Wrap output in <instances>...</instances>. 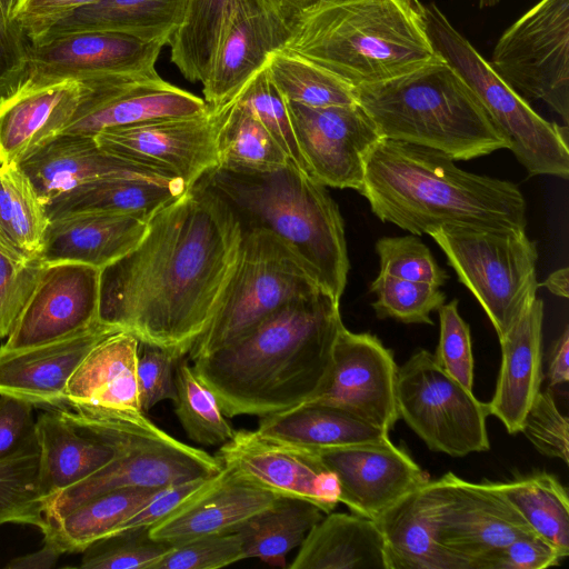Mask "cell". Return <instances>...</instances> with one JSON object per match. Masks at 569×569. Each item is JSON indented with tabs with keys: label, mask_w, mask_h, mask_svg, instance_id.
Here are the masks:
<instances>
[{
	"label": "cell",
	"mask_w": 569,
	"mask_h": 569,
	"mask_svg": "<svg viewBox=\"0 0 569 569\" xmlns=\"http://www.w3.org/2000/svg\"><path fill=\"white\" fill-rule=\"evenodd\" d=\"M266 69L270 80L288 102L308 107L357 103L353 86L287 49L273 52Z\"/></svg>",
	"instance_id": "obj_42"
},
{
	"label": "cell",
	"mask_w": 569,
	"mask_h": 569,
	"mask_svg": "<svg viewBox=\"0 0 569 569\" xmlns=\"http://www.w3.org/2000/svg\"><path fill=\"white\" fill-rule=\"evenodd\" d=\"M440 336L435 360L450 377L472 391L473 355L469 325L458 311V300L439 309Z\"/></svg>",
	"instance_id": "obj_51"
},
{
	"label": "cell",
	"mask_w": 569,
	"mask_h": 569,
	"mask_svg": "<svg viewBox=\"0 0 569 569\" xmlns=\"http://www.w3.org/2000/svg\"><path fill=\"white\" fill-rule=\"evenodd\" d=\"M500 0H479L480 8H489L497 4Z\"/></svg>",
	"instance_id": "obj_64"
},
{
	"label": "cell",
	"mask_w": 569,
	"mask_h": 569,
	"mask_svg": "<svg viewBox=\"0 0 569 569\" xmlns=\"http://www.w3.org/2000/svg\"><path fill=\"white\" fill-rule=\"evenodd\" d=\"M495 72L521 97L569 121V0H540L498 40Z\"/></svg>",
	"instance_id": "obj_12"
},
{
	"label": "cell",
	"mask_w": 569,
	"mask_h": 569,
	"mask_svg": "<svg viewBox=\"0 0 569 569\" xmlns=\"http://www.w3.org/2000/svg\"><path fill=\"white\" fill-rule=\"evenodd\" d=\"M290 569H388L382 532L373 519L329 512L316 523Z\"/></svg>",
	"instance_id": "obj_32"
},
{
	"label": "cell",
	"mask_w": 569,
	"mask_h": 569,
	"mask_svg": "<svg viewBox=\"0 0 569 569\" xmlns=\"http://www.w3.org/2000/svg\"><path fill=\"white\" fill-rule=\"evenodd\" d=\"M176 359L164 349L140 342L137 361V381L143 412L164 400L176 398Z\"/></svg>",
	"instance_id": "obj_53"
},
{
	"label": "cell",
	"mask_w": 569,
	"mask_h": 569,
	"mask_svg": "<svg viewBox=\"0 0 569 569\" xmlns=\"http://www.w3.org/2000/svg\"><path fill=\"white\" fill-rule=\"evenodd\" d=\"M184 3L186 0H99L58 19L32 40L77 31H113L169 44L180 26Z\"/></svg>",
	"instance_id": "obj_35"
},
{
	"label": "cell",
	"mask_w": 569,
	"mask_h": 569,
	"mask_svg": "<svg viewBox=\"0 0 569 569\" xmlns=\"http://www.w3.org/2000/svg\"><path fill=\"white\" fill-rule=\"evenodd\" d=\"M322 518V510L309 501L278 497L237 530L244 560L256 558L270 566L287 567V555L301 545Z\"/></svg>",
	"instance_id": "obj_37"
},
{
	"label": "cell",
	"mask_w": 569,
	"mask_h": 569,
	"mask_svg": "<svg viewBox=\"0 0 569 569\" xmlns=\"http://www.w3.org/2000/svg\"><path fill=\"white\" fill-rule=\"evenodd\" d=\"M428 234L478 300L498 338L536 298L538 251L526 230L490 231L438 228Z\"/></svg>",
	"instance_id": "obj_10"
},
{
	"label": "cell",
	"mask_w": 569,
	"mask_h": 569,
	"mask_svg": "<svg viewBox=\"0 0 569 569\" xmlns=\"http://www.w3.org/2000/svg\"><path fill=\"white\" fill-rule=\"evenodd\" d=\"M427 32L439 57L475 93L490 120L509 140L510 150L530 174L569 177L568 126L538 114L450 23L435 3L425 6Z\"/></svg>",
	"instance_id": "obj_8"
},
{
	"label": "cell",
	"mask_w": 569,
	"mask_h": 569,
	"mask_svg": "<svg viewBox=\"0 0 569 569\" xmlns=\"http://www.w3.org/2000/svg\"><path fill=\"white\" fill-rule=\"evenodd\" d=\"M291 33L278 0H234L202 84L206 103L219 107L233 99L273 52L284 49Z\"/></svg>",
	"instance_id": "obj_21"
},
{
	"label": "cell",
	"mask_w": 569,
	"mask_h": 569,
	"mask_svg": "<svg viewBox=\"0 0 569 569\" xmlns=\"http://www.w3.org/2000/svg\"><path fill=\"white\" fill-rule=\"evenodd\" d=\"M284 49L355 88L406 74L437 56L419 0H320Z\"/></svg>",
	"instance_id": "obj_4"
},
{
	"label": "cell",
	"mask_w": 569,
	"mask_h": 569,
	"mask_svg": "<svg viewBox=\"0 0 569 569\" xmlns=\"http://www.w3.org/2000/svg\"><path fill=\"white\" fill-rule=\"evenodd\" d=\"M81 82L83 93L79 107L62 133L94 137L106 129L197 114L209 108L203 99L163 80L157 70Z\"/></svg>",
	"instance_id": "obj_18"
},
{
	"label": "cell",
	"mask_w": 569,
	"mask_h": 569,
	"mask_svg": "<svg viewBox=\"0 0 569 569\" xmlns=\"http://www.w3.org/2000/svg\"><path fill=\"white\" fill-rule=\"evenodd\" d=\"M18 166L30 178L44 204L69 188L100 178L124 177L157 182L182 181L113 156L101 149L93 137L70 133H60Z\"/></svg>",
	"instance_id": "obj_26"
},
{
	"label": "cell",
	"mask_w": 569,
	"mask_h": 569,
	"mask_svg": "<svg viewBox=\"0 0 569 569\" xmlns=\"http://www.w3.org/2000/svg\"><path fill=\"white\" fill-rule=\"evenodd\" d=\"M39 487L49 500L91 476L117 453L114 447L93 437L50 408L37 418Z\"/></svg>",
	"instance_id": "obj_31"
},
{
	"label": "cell",
	"mask_w": 569,
	"mask_h": 569,
	"mask_svg": "<svg viewBox=\"0 0 569 569\" xmlns=\"http://www.w3.org/2000/svg\"><path fill=\"white\" fill-rule=\"evenodd\" d=\"M497 487L535 532L569 555L568 492L556 476L533 472Z\"/></svg>",
	"instance_id": "obj_39"
},
{
	"label": "cell",
	"mask_w": 569,
	"mask_h": 569,
	"mask_svg": "<svg viewBox=\"0 0 569 569\" xmlns=\"http://www.w3.org/2000/svg\"><path fill=\"white\" fill-rule=\"evenodd\" d=\"M101 269L83 263L44 264L38 282L1 349L53 341L99 319Z\"/></svg>",
	"instance_id": "obj_20"
},
{
	"label": "cell",
	"mask_w": 569,
	"mask_h": 569,
	"mask_svg": "<svg viewBox=\"0 0 569 569\" xmlns=\"http://www.w3.org/2000/svg\"><path fill=\"white\" fill-rule=\"evenodd\" d=\"M33 405L0 396V459L38 447Z\"/></svg>",
	"instance_id": "obj_56"
},
{
	"label": "cell",
	"mask_w": 569,
	"mask_h": 569,
	"mask_svg": "<svg viewBox=\"0 0 569 569\" xmlns=\"http://www.w3.org/2000/svg\"><path fill=\"white\" fill-rule=\"evenodd\" d=\"M340 302L319 289L293 300L234 343L192 360L227 418L266 417L315 399L332 368Z\"/></svg>",
	"instance_id": "obj_2"
},
{
	"label": "cell",
	"mask_w": 569,
	"mask_h": 569,
	"mask_svg": "<svg viewBox=\"0 0 569 569\" xmlns=\"http://www.w3.org/2000/svg\"><path fill=\"white\" fill-rule=\"evenodd\" d=\"M371 211L415 236L438 228L526 230V201L511 181L460 169L448 156L381 139L358 191Z\"/></svg>",
	"instance_id": "obj_3"
},
{
	"label": "cell",
	"mask_w": 569,
	"mask_h": 569,
	"mask_svg": "<svg viewBox=\"0 0 569 569\" xmlns=\"http://www.w3.org/2000/svg\"><path fill=\"white\" fill-rule=\"evenodd\" d=\"M48 528L46 500L39 487V446L0 459V525Z\"/></svg>",
	"instance_id": "obj_44"
},
{
	"label": "cell",
	"mask_w": 569,
	"mask_h": 569,
	"mask_svg": "<svg viewBox=\"0 0 569 569\" xmlns=\"http://www.w3.org/2000/svg\"><path fill=\"white\" fill-rule=\"evenodd\" d=\"M397 378L398 367L390 349L371 333H355L342 326L335 342L329 379L310 401L342 408L389 431L399 419Z\"/></svg>",
	"instance_id": "obj_19"
},
{
	"label": "cell",
	"mask_w": 569,
	"mask_h": 569,
	"mask_svg": "<svg viewBox=\"0 0 569 569\" xmlns=\"http://www.w3.org/2000/svg\"><path fill=\"white\" fill-rule=\"evenodd\" d=\"M356 98L382 139L430 148L453 161L510 148L468 84L438 54L406 74L357 87Z\"/></svg>",
	"instance_id": "obj_6"
},
{
	"label": "cell",
	"mask_w": 569,
	"mask_h": 569,
	"mask_svg": "<svg viewBox=\"0 0 569 569\" xmlns=\"http://www.w3.org/2000/svg\"><path fill=\"white\" fill-rule=\"evenodd\" d=\"M279 496L222 467L211 486L149 528L151 538L170 545L237 531Z\"/></svg>",
	"instance_id": "obj_25"
},
{
	"label": "cell",
	"mask_w": 569,
	"mask_h": 569,
	"mask_svg": "<svg viewBox=\"0 0 569 569\" xmlns=\"http://www.w3.org/2000/svg\"><path fill=\"white\" fill-rule=\"evenodd\" d=\"M563 558L558 548L532 531L488 553L476 569H545L560 565Z\"/></svg>",
	"instance_id": "obj_54"
},
{
	"label": "cell",
	"mask_w": 569,
	"mask_h": 569,
	"mask_svg": "<svg viewBox=\"0 0 569 569\" xmlns=\"http://www.w3.org/2000/svg\"><path fill=\"white\" fill-rule=\"evenodd\" d=\"M182 181L157 182L146 179L107 177L79 183L52 197L47 203L49 220L101 212L130 214L144 220L186 190Z\"/></svg>",
	"instance_id": "obj_34"
},
{
	"label": "cell",
	"mask_w": 569,
	"mask_h": 569,
	"mask_svg": "<svg viewBox=\"0 0 569 569\" xmlns=\"http://www.w3.org/2000/svg\"><path fill=\"white\" fill-rule=\"evenodd\" d=\"M520 432L539 453L560 459L568 465V418L561 415L550 392L540 391L537 395L523 419Z\"/></svg>",
	"instance_id": "obj_52"
},
{
	"label": "cell",
	"mask_w": 569,
	"mask_h": 569,
	"mask_svg": "<svg viewBox=\"0 0 569 569\" xmlns=\"http://www.w3.org/2000/svg\"><path fill=\"white\" fill-rule=\"evenodd\" d=\"M319 289L298 258L272 233L243 229L238 259L217 312L187 357L192 361L234 343L284 305Z\"/></svg>",
	"instance_id": "obj_9"
},
{
	"label": "cell",
	"mask_w": 569,
	"mask_h": 569,
	"mask_svg": "<svg viewBox=\"0 0 569 569\" xmlns=\"http://www.w3.org/2000/svg\"><path fill=\"white\" fill-rule=\"evenodd\" d=\"M233 1L186 0L180 26L169 46L171 62L188 81L206 82Z\"/></svg>",
	"instance_id": "obj_40"
},
{
	"label": "cell",
	"mask_w": 569,
	"mask_h": 569,
	"mask_svg": "<svg viewBox=\"0 0 569 569\" xmlns=\"http://www.w3.org/2000/svg\"><path fill=\"white\" fill-rule=\"evenodd\" d=\"M243 229L203 181L156 211L128 253L100 272L99 319L187 357L212 321Z\"/></svg>",
	"instance_id": "obj_1"
},
{
	"label": "cell",
	"mask_w": 569,
	"mask_h": 569,
	"mask_svg": "<svg viewBox=\"0 0 569 569\" xmlns=\"http://www.w3.org/2000/svg\"><path fill=\"white\" fill-rule=\"evenodd\" d=\"M43 546L31 553H27L11 559L7 565V569H50L56 566L61 555L62 548L49 535H43Z\"/></svg>",
	"instance_id": "obj_59"
},
{
	"label": "cell",
	"mask_w": 569,
	"mask_h": 569,
	"mask_svg": "<svg viewBox=\"0 0 569 569\" xmlns=\"http://www.w3.org/2000/svg\"><path fill=\"white\" fill-rule=\"evenodd\" d=\"M44 263L27 257L0 237V339L12 331Z\"/></svg>",
	"instance_id": "obj_48"
},
{
	"label": "cell",
	"mask_w": 569,
	"mask_h": 569,
	"mask_svg": "<svg viewBox=\"0 0 569 569\" xmlns=\"http://www.w3.org/2000/svg\"><path fill=\"white\" fill-rule=\"evenodd\" d=\"M317 452L337 476L339 502L352 513L373 520L401 497L431 480L390 438Z\"/></svg>",
	"instance_id": "obj_22"
},
{
	"label": "cell",
	"mask_w": 569,
	"mask_h": 569,
	"mask_svg": "<svg viewBox=\"0 0 569 569\" xmlns=\"http://www.w3.org/2000/svg\"><path fill=\"white\" fill-rule=\"evenodd\" d=\"M172 545L150 537L149 528L106 536L82 550V569H152Z\"/></svg>",
	"instance_id": "obj_46"
},
{
	"label": "cell",
	"mask_w": 569,
	"mask_h": 569,
	"mask_svg": "<svg viewBox=\"0 0 569 569\" xmlns=\"http://www.w3.org/2000/svg\"><path fill=\"white\" fill-rule=\"evenodd\" d=\"M397 408L399 418L435 452L465 457L490 449L487 402L450 377L427 350L398 368Z\"/></svg>",
	"instance_id": "obj_11"
},
{
	"label": "cell",
	"mask_w": 569,
	"mask_h": 569,
	"mask_svg": "<svg viewBox=\"0 0 569 569\" xmlns=\"http://www.w3.org/2000/svg\"><path fill=\"white\" fill-rule=\"evenodd\" d=\"M201 181L230 204L243 229L272 233L340 302L349 271L345 224L323 184L292 163L256 174L216 168Z\"/></svg>",
	"instance_id": "obj_5"
},
{
	"label": "cell",
	"mask_w": 569,
	"mask_h": 569,
	"mask_svg": "<svg viewBox=\"0 0 569 569\" xmlns=\"http://www.w3.org/2000/svg\"><path fill=\"white\" fill-rule=\"evenodd\" d=\"M375 521L385 539L388 569H466L437 539L431 480L401 497Z\"/></svg>",
	"instance_id": "obj_30"
},
{
	"label": "cell",
	"mask_w": 569,
	"mask_h": 569,
	"mask_svg": "<svg viewBox=\"0 0 569 569\" xmlns=\"http://www.w3.org/2000/svg\"><path fill=\"white\" fill-rule=\"evenodd\" d=\"M370 291L377 296L372 308L379 319L391 318L403 323L432 325V311L446 300L439 287L379 273Z\"/></svg>",
	"instance_id": "obj_45"
},
{
	"label": "cell",
	"mask_w": 569,
	"mask_h": 569,
	"mask_svg": "<svg viewBox=\"0 0 569 569\" xmlns=\"http://www.w3.org/2000/svg\"><path fill=\"white\" fill-rule=\"evenodd\" d=\"M189 358L176 361L174 412L187 436L201 446H221L234 431L213 392L189 365Z\"/></svg>",
	"instance_id": "obj_43"
},
{
	"label": "cell",
	"mask_w": 569,
	"mask_h": 569,
	"mask_svg": "<svg viewBox=\"0 0 569 569\" xmlns=\"http://www.w3.org/2000/svg\"><path fill=\"white\" fill-rule=\"evenodd\" d=\"M543 302L537 297L499 338L501 366L489 415L497 417L511 435L521 431L523 419L542 382Z\"/></svg>",
	"instance_id": "obj_27"
},
{
	"label": "cell",
	"mask_w": 569,
	"mask_h": 569,
	"mask_svg": "<svg viewBox=\"0 0 569 569\" xmlns=\"http://www.w3.org/2000/svg\"><path fill=\"white\" fill-rule=\"evenodd\" d=\"M58 410L76 428L114 447L117 453L98 471L46 501L48 523L108 491L164 488L214 475L223 467L217 456L173 438L143 411L81 406Z\"/></svg>",
	"instance_id": "obj_7"
},
{
	"label": "cell",
	"mask_w": 569,
	"mask_h": 569,
	"mask_svg": "<svg viewBox=\"0 0 569 569\" xmlns=\"http://www.w3.org/2000/svg\"><path fill=\"white\" fill-rule=\"evenodd\" d=\"M320 0H278L280 10L289 23L295 28L300 18L309 12Z\"/></svg>",
	"instance_id": "obj_61"
},
{
	"label": "cell",
	"mask_w": 569,
	"mask_h": 569,
	"mask_svg": "<svg viewBox=\"0 0 569 569\" xmlns=\"http://www.w3.org/2000/svg\"><path fill=\"white\" fill-rule=\"evenodd\" d=\"M257 431L316 451L389 439V431L342 408L312 401L261 417Z\"/></svg>",
	"instance_id": "obj_33"
},
{
	"label": "cell",
	"mask_w": 569,
	"mask_h": 569,
	"mask_svg": "<svg viewBox=\"0 0 569 569\" xmlns=\"http://www.w3.org/2000/svg\"><path fill=\"white\" fill-rule=\"evenodd\" d=\"M568 281H569V269L567 267L556 270L543 281L538 283V287H546L550 292L556 296L568 298Z\"/></svg>",
	"instance_id": "obj_62"
},
{
	"label": "cell",
	"mask_w": 569,
	"mask_h": 569,
	"mask_svg": "<svg viewBox=\"0 0 569 569\" xmlns=\"http://www.w3.org/2000/svg\"><path fill=\"white\" fill-rule=\"evenodd\" d=\"M263 124L289 161L309 174L290 122L287 101L270 80L266 66L234 97Z\"/></svg>",
	"instance_id": "obj_47"
},
{
	"label": "cell",
	"mask_w": 569,
	"mask_h": 569,
	"mask_svg": "<svg viewBox=\"0 0 569 569\" xmlns=\"http://www.w3.org/2000/svg\"><path fill=\"white\" fill-rule=\"evenodd\" d=\"M216 456L223 467L276 496L309 501L326 515L339 503L337 476L315 450L242 429Z\"/></svg>",
	"instance_id": "obj_16"
},
{
	"label": "cell",
	"mask_w": 569,
	"mask_h": 569,
	"mask_svg": "<svg viewBox=\"0 0 569 569\" xmlns=\"http://www.w3.org/2000/svg\"><path fill=\"white\" fill-rule=\"evenodd\" d=\"M431 483L437 539L466 569L533 531L497 482L476 483L447 472Z\"/></svg>",
	"instance_id": "obj_13"
},
{
	"label": "cell",
	"mask_w": 569,
	"mask_h": 569,
	"mask_svg": "<svg viewBox=\"0 0 569 569\" xmlns=\"http://www.w3.org/2000/svg\"><path fill=\"white\" fill-rule=\"evenodd\" d=\"M97 1L99 0H23L17 11L14 21L32 40L58 19Z\"/></svg>",
	"instance_id": "obj_58"
},
{
	"label": "cell",
	"mask_w": 569,
	"mask_h": 569,
	"mask_svg": "<svg viewBox=\"0 0 569 569\" xmlns=\"http://www.w3.org/2000/svg\"><path fill=\"white\" fill-rule=\"evenodd\" d=\"M376 251L379 273L436 287L443 286L449 278L430 249L415 234L383 237L377 241Z\"/></svg>",
	"instance_id": "obj_49"
},
{
	"label": "cell",
	"mask_w": 569,
	"mask_h": 569,
	"mask_svg": "<svg viewBox=\"0 0 569 569\" xmlns=\"http://www.w3.org/2000/svg\"><path fill=\"white\" fill-rule=\"evenodd\" d=\"M23 0H0V22L10 24Z\"/></svg>",
	"instance_id": "obj_63"
},
{
	"label": "cell",
	"mask_w": 569,
	"mask_h": 569,
	"mask_svg": "<svg viewBox=\"0 0 569 569\" xmlns=\"http://www.w3.org/2000/svg\"><path fill=\"white\" fill-rule=\"evenodd\" d=\"M218 473L219 471L158 490L146 505L123 521L111 535L136 528H150L211 486Z\"/></svg>",
	"instance_id": "obj_55"
},
{
	"label": "cell",
	"mask_w": 569,
	"mask_h": 569,
	"mask_svg": "<svg viewBox=\"0 0 569 569\" xmlns=\"http://www.w3.org/2000/svg\"><path fill=\"white\" fill-rule=\"evenodd\" d=\"M121 330L99 320L67 337L21 349L0 348V396L49 408L66 405L67 382L86 355Z\"/></svg>",
	"instance_id": "obj_23"
},
{
	"label": "cell",
	"mask_w": 569,
	"mask_h": 569,
	"mask_svg": "<svg viewBox=\"0 0 569 569\" xmlns=\"http://www.w3.org/2000/svg\"><path fill=\"white\" fill-rule=\"evenodd\" d=\"M139 345L124 330L101 339L69 378L64 406L142 411L137 381Z\"/></svg>",
	"instance_id": "obj_29"
},
{
	"label": "cell",
	"mask_w": 569,
	"mask_h": 569,
	"mask_svg": "<svg viewBox=\"0 0 569 569\" xmlns=\"http://www.w3.org/2000/svg\"><path fill=\"white\" fill-rule=\"evenodd\" d=\"M82 93L81 81L63 80L23 82L0 98V164H19L62 133L73 119Z\"/></svg>",
	"instance_id": "obj_24"
},
{
	"label": "cell",
	"mask_w": 569,
	"mask_h": 569,
	"mask_svg": "<svg viewBox=\"0 0 569 569\" xmlns=\"http://www.w3.org/2000/svg\"><path fill=\"white\" fill-rule=\"evenodd\" d=\"M160 489H118L92 497L48 523L43 535L51 536L64 553L82 552L90 543L111 535Z\"/></svg>",
	"instance_id": "obj_38"
},
{
	"label": "cell",
	"mask_w": 569,
	"mask_h": 569,
	"mask_svg": "<svg viewBox=\"0 0 569 569\" xmlns=\"http://www.w3.org/2000/svg\"><path fill=\"white\" fill-rule=\"evenodd\" d=\"M30 39L14 21L0 22V98L17 90L24 81L30 56Z\"/></svg>",
	"instance_id": "obj_57"
},
{
	"label": "cell",
	"mask_w": 569,
	"mask_h": 569,
	"mask_svg": "<svg viewBox=\"0 0 569 569\" xmlns=\"http://www.w3.org/2000/svg\"><path fill=\"white\" fill-rule=\"evenodd\" d=\"M569 328L566 326L562 333L550 348L547 378L550 387L569 381Z\"/></svg>",
	"instance_id": "obj_60"
},
{
	"label": "cell",
	"mask_w": 569,
	"mask_h": 569,
	"mask_svg": "<svg viewBox=\"0 0 569 569\" xmlns=\"http://www.w3.org/2000/svg\"><path fill=\"white\" fill-rule=\"evenodd\" d=\"M244 560L238 531L217 533L173 545L152 569H218Z\"/></svg>",
	"instance_id": "obj_50"
},
{
	"label": "cell",
	"mask_w": 569,
	"mask_h": 569,
	"mask_svg": "<svg viewBox=\"0 0 569 569\" xmlns=\"http://www.w3.org/2000/svg\"><path fill=\"white\" fill-rule=\"evenodd\" d=\"M147 220L130 214L84 212L49 220L39 258L44 264L76 262L102 269L143 237Z\"/></svg>",
	"instance_id": "obj_28"
},
{
	"label": "cell",
	"mask_w": 569,
	"mask_h": 569,
	"mask_svg": "<svg viewBox=\"0 0 569 569\" xmlns=\"http://www.w3.org/2000/svg\"><path fill=\"white\" fill-rule=\"evenodd\" d=\"M216 108L218 169L256 174L291 163L258 118L236 98Z\"/></svg>",
	"instance_id": "obj_36"
},
{
	"label": "cell",
	"mask_w": 569,
	"mask_h": 569,
	"mask_svg": "<svg viewBox=\"0 0 569 569\" xmlns=\"http://www.w3.org/2000/svg\"><path fill=\"white\" fill-rule=\"evenodd\" d=\"M217 108L106 129L93 138L104 151L180 179L187 188L218 167Z\"/></svg>",
	"instance_id": "obj_14"
},
{
	"label": "cell",
	"mask_w": 569,
	"mask_h": 569,
	"mask_svg": "<svg viewBox=\"0 0 569 569\" xmlns=\"http://www.w3.org/2000/svg\"><path fill=\"white\" fill-rule=\"evenodd\" d=\"M49 218L18 164H0V237L27 257H39Z\"/></svg>",
	"instance_id": "obj_41"
},
{
	"label": "cell",
	"mask_w": 569,
	"mask_h": 569,
	"mask_svg": "<svg viewBox=\"0 0 569 569\" xmlns=\"http://www.w3.org/2000/svg\"><path fill=\"white\" fill-rule=\"evenodd\" d=\"M167 43L113 31H77L32 40L23 82L46 84L150 72Z\"/></svg>",
	"instance_id": "obj_17"
},
{
	"label": "cell",
	"mask_w": 569,
	"mask_h": 569,
	"mask_svg": "<svg viewBox=\"0 0 569 569\" xmlns=\"http://www.w3.org/2000/svg\"><path fill=\"white\" fill-rule=\"evenodd\" d=\"M290 122L310 177L325 187L359 191L366 161L382 139L357 102L308 107L288 102Z\"/></svg>",
	"instance_id": "obj_15"
}]
</instances>
